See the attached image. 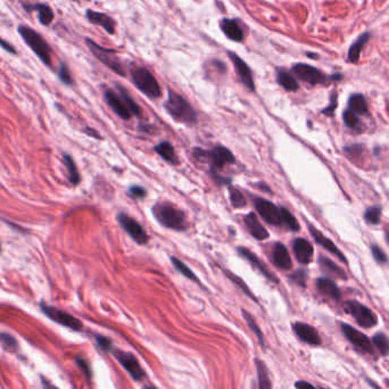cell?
<instances>
[{
  "label": "cell",
  "mask_w": 389,
  "mask_h": 389,
  "mask_svg": "<svg viewBox=\"0 0 389 389\" xmlns=\"http://www.w3.org/2000/svg\"><path fill=\"white\" fill-rule=\"evenodd\" d=\"M171 262L173 265H174L175 270L179 271L182 276L188 278L189 280L198 281L197 276H196V274L190 270V267H189L186 263L182 262L181 260H179V258H176V257H171Z\"/></svg>",
  "instance_id": "cell-34"
},
{
  "label": "cell",
  "mask_w": 389,
  "mask_h": 389,
  "mask_svg": "<svg viewBox=\"0 0 389 389\" xmlns=\"http://www.w3.org/2000/svg\"><path fill=\"white\" fill-rule=\"evenodd\" d=\"M277 80L278 83L280 84L283 89H286L287 91H296L298 89V83L295 78L293 77L292 74L288 73V72L284 71H279L277 73Z\"/></svg>",
  "instance_id": "cell-29"
},
{
  "label": "cell",
  "mask_w": 389,
  "mask_h": 389,
  "mask_svg": "<svg viewBox=\"0 0 389 389\" xmlns=\"http://www.w3.org/2000/svg\"><path fill=\"white\" fill-rule=\"evenodd\" d=\"M349 109L355 114H365L368 112V104L365 98L362 94L356 93L349 98L348 101Z\"/></svg>",
  "instance_id": "cell-30"
},
{
  "label": "cell",
  "mask_w": 389,
  "mask_h": 389,
  "mask_svg": "<svg viewBox=\"0 0 389 389\" xmlns=\"http://www.w3.org/2000/svg\"><path fill=\"white\" fill-rule=\"evenodd\" d=\"M292 279L294 281H296L297 283H299L300 286H305V279H306V273L304 271H297L295 274H293Z\"/></svg>",
  "instance_id": "cell-48"
},
{
  "label": "cell",
  "mask_w": 389,
  "mask_h": 389,
  "mask_svg": "<svg viewBox=\"0 0 389 389\" xmlns=\"http://www.w3.org/2000/svg\"><path fill=\"white\" fill-rule=\"evenodd\" d=\"M75 361H77V364L79 365V368L81 369V370L83 371V373L86 374V377L88 379H91V368H90L89 363H88L87 359L83 358H80L79 356V358H77Z\"/></svg>",
  "instance_id": "cell-44"
},
{
  "label": "cell",
  "mask_w": 389,
  "mask_h": 389,
  "mask_svg": "<svg viewBox=\"0 0 389 389\" xmlns=\"http://www.w3.org/2000/svg\"><path fill=\"white\" fill-rule=\"evenodd\" d=\"M243 314H244V318H245V320H246V322H247V325L249 326V328H250V330L251 331H253L255 335H256V337L258 338V341H260V342H261V345H264V339H263V333H262V331H261V329H260V327H258V325L256 323V321H255L254 320V318L253 316H251L249 313L248 312H246V311H243Z\"/></svg>",
  "instance_id": "cell-38"
},
{
  "label": "cell",
  "mask_w": 389,
  "mask_h": 389,
  "mask_svg": "<svg viewBox=\"0 0 389 389\" xmlns=\"http://www.w3.org/2000/svg\"><path fill=\"white\" fill-rule=\"evenodd\" d=\"M86 41L88 46H89L90 50L93 51V54L101 62V63L105 64L107 67H109L110 70L115 72V73L124 75L123 65L120 62L119 57L115 55V51L101 47V46L96 44V42H93V40H90V39H87Z\"/></svg>",
  "instance_id": "cell-6"
},
{
  "label": "cell",
  "mask_w": 389,
  "mask_h": 389,
  "mask_svg": "<svg viewBox=\"0 0 389 389\" xmlns=\"http://www.w3.org/2000/svg\"><path fill=\"white\" fill-rule=\"evenodd\" d=\"M369 39H370V33H368L367 32V33H363L359 35V37L356 39V41L353 42V45L351 46L348 51L349 62H352V63H358L362 49L365 46V44H367Z\"/></svg>",
  "instance_id": "cell-25"
},
{
  "label": "cell",
  "mask_w": 389,
  "mask_h": 389,
  "mask_svg": "<svg viewBox=\"0 0 389 389\" xmlns=\"http://www.w3.org/2000/svg\"><path fill=\"white\" fill-rule=\"evenodd\" d=\"M105 100L110 109H113V112L117 114L121 119L123 120H129L131 117L132 114L130 113L129 109L124 103V100L122 99V97L116 94L112 90H107L105 91Z\"/></svg>",
  "instance_id": "cell-16"
},
{
  "label": "cell",
  "mask_w": 389,
  "mask_h": 389,
  "mask_svg": "<svg viewBox=\"0 0 389 389\" xmlns=\"http://www.w3.org/2000/svg\"><path fill=\"white\" fill-rule=\"evenodd\" d=\"M0 46H1V47L4 49H6L7 51H11L12 54H15V49L13 48L12 46L8 44V42H6V41L2 40V39H0Z\"/></svg>",
  "instance_id": "cell-51"
},
{
  "label": "cell",
  "mask_w": 389,
  "mask_h": 389,
  "mask_svg": "<svg viewBox=\"0 0 389 389\" xmlns=\"http://www.w3.org/2000/svg\"><path fill=\"white\" fill-rule=\"evenodd\" d=\"M18 33L21 34L23 40L27 42L29 47L33 50V53L45 64H50V48H49L47 42L38 32L32 30L29 27H25V25H21L18 28Z\"/></svg>",
  "instance_id": "cell-4"
},
{
  "label": "cell",
  "mask_w": 389,
  "mask_h": 389,
  "mask_svg": "<svg viewBox=\"0 0 389 389\" xmlns=\"http://www.w3.org/2000/svg\"><path fill=\"white\" fill-rule=\"evenodd\" d=\"M371 251H372V255H373L374 260L377 261V262H379V263H387V261H388L387 255H386L385 251L382 250L380 247L377 246V245H372Z\"/></svg>",
  "instance_id": "cell-42"
},
{
  "label": "cell",
  "mask_w": 389,
  "mask_h": 389,
  "mask_svg": "<svg viewBox=\"0 0 389 389\" xmlns=\"http://www.w3.org/2000/svg\"><path fill=\"white\" fill-rule=\"evenodd\" d=\"M146 389H156L155 387H146Z\"/></svg>",
  "instance_id": "cell-54"
},
{
  "label": "cell",
  "mask_w": 389,
  "mask_h": 389,
  "mask_svg": "<svg viewBox=\"0 0 389 389\" xmlns=\"http://www.w3.org/2000/svg\"><path fill=\"white\" fill-rule=\"evenodd\" d=\"M293 73L298 78L299 80L307 82L310 84H319L325 83L326 77L320 72L318 68L311 66L307 64H296L293 66Z\"/></svg>",
  "instance_id": "cell-13"
},
{
  "label": "cell",
  "mask_w": 389,
  "mask_h": 389,
  "mask_svg": "<svg viewBox=\"0 0 389 389\" xmlns=\"http://www.w3.org/2000/svg\"><path fill=\"white\" fill-rule=\"evenodd\" d=\"M380 215H381V210L379 207H370L368 208L367 212H365L364 218L367 222L371 224H378L379 221H380Z\"/></svg>",
  "instance_id": "cell-40"
},
{
  "label": "cell",
  "mask_w": 389,
  "mask_h": 389,
  "mask_svg": "<svg viewBox=\"0 0 389 389\" xmlns=\"http://www.w3.org/2000/svg\"><path fill=\"white\" fill-rule=\"evenodd\" d=\"M129 192H130V195L133 196V197H137V198L145 197L147 194L145 189H143L142 187H140V186H132V187L129 189Z\"/></svg>",
  "instance_id": "cell-47"
},
{
  "label": "cell",
  "mask_w": 389,
  "mask_h": 389,
  "mask_svg": "<svg viewBox=\"0 0 389 389\" xmlns=\"http://www.w3.org/2000/svg\"><path fill=\"white\" fill-rule=\"evenodd\" d=\"M87 17L91 23L100 25L101 28L105 29V31L109 32V34H113L115 32V21L110 16L104 14V13L88 11Z\"/></svg>",
  "instance_id": "cell-23"
},
{
  "label": "cell",
  "mask_w": 389,
  "mask_h": 389,
  "mask_svg": "<svg viewBox=\"0 0 389 389\" xmlns=\"http://www.w3.org/2000/svg\"><path fill=\"white\" fill-rule=\"evenodd\" d=\"M316 288H318L319 293L322 294L323 296H327L335 300L341 299V290L337 287V284L331 279H329V278H319L316 280Z\"/></svg>",
  "instance_id": "cell-24"
},
{
  "label": "cell",
  "mask_w": 389,
  "mask_h": 389,
  "mask_svg": "<svg viewBox=\"0 0 389 389\" xmlns=\"http://www.w3.org/2000/svg\"><path fill=\"white\" fill-rule=\"evenodd\" d=\"M230 201H231V204L233 207H237V208H240V207H245L247 204V201L246 198H245V196L243 192L240 190H238L236 188H230Z\"/></svg>",
  "instance_id": "cell-39"
},
{
  "label": "cell",
  "mask_w": 389,
  "mask_h": 389,
  "mask_svg": "<svg viewBox=\"0 0 389 389\" xmlns=\"http://www.w3.org/2000/svg\"><path fill=\"white\" fill-rule=\"evenodd\" d=\"M319 263L323 272L329 274V276L338 277L341 279H346V273L342 271V269H341V267L337 265L335 262H332L331 260H329V258L321 256L319 260Z\"/></svg>",
  "instance_id": "cell-26"
},
{
  "label": "cell",
  "mask_w": 389,
  "mask_h": 389,
  "mask_svg": "<svg viewBox=\"0 0 389 389\" xmlns=\"http://www.w3.org/2000/svg\"><path fill=\"white\" fill-rule=\"evenodd\" d=\"M131 78L135 86L147 97L156 99L161 97V87L155 79V77L148 70L143 67H137L131 72Z\"/></svg>",
  "instance_id": "cell-3"
},
{
  "label": "cell",
  "mask_w": 389,
  "mask_h": 389,
  "mask_svg": "<svg viewBox=\"0 0 389 389\" xmlns=\"http://www.w3.org/2000/svg\"><path fill=\"white\" fill-rule=\"evenodd\" d=\"M372 344L380 352L381 355L386 356L389 354V339L385 333H375L372 337Z\"/></svg>",
  "instance_id": "cell-33"
},
{
  "label": "cell",
  "mask_w": 389,
  "mask_h": 389,
  "mask_svg": "<svg viewBox=\"0 0 389 389\" xmlns=\"http://www.w3.org/2000/svg\"><path fill=\"white\" fill-rule=\"evenodd\" d=\"M245 224L255 239L265 240L266 238H269V232L254 213H249L245 217Z\"/></svg>",
  "instance_id": "cell-20"
},
{
  "label": "cell",
  "mask_w": 389,
  "mask_h": 389,
  "mask_svg": "<svg viewBox=\"0 0 389 389\" xmlns=\"http://www.w3.org/2000/svg\"><path fill=\"white\" fill-rule=\"evenodd\" d=\"M342 331L344 333L346 338H347V341L349 342H352L356 348L361 349L362 352L368 353V354L370 355L374 354L373 344H372V342L364 335V333L358 331V330L355 329L354 327L345 325V323H342Z\"/></svg>",
  "instance_id": "cell-11"
},
{
  "label": "cell",
  "mask_w": 389,
  "mask_h": 389,
  "mask_svg": "<svg viewBox=\"0 0 389 389\" xmlns=\"http://www.w3.org/2000/svg\"><path fill=\"white\" fill-rule=\"evenodd\" d=\"M227 276H228V278H229V279H230V280H232V281H233V282H234V283H237V284H238V287H240V288H241V290H243V292H244L245 294H246V295H247V296H249V297H250V298H253L254 300H256V298H255V296L253 295V293H251V292H250V290H249V289H248V288H247V286H246V283H245V282H244V281H243V280H241V279H239V278H238L237 276H234V274H233V273H231V272H227Z\"/></svg>",
  "instance_id": "cell-41"
},
{
  "label": "cell",
  "mask_w": 389,
  "mask_h": 389,
  "mask_svg": "<svg viewBox=\"0 0 389 389\" xmlns=\"http://www.w3.org/2000/svg\"><path fill=\"white\" fill-rule=\"evenodd\" d=\"M0 344H1L2 348H4L5 351L11 352V353H15L16 351H17V347H18L17 341H16L14 337H13L12 335H9V333H5V332L0 333Z\"/></svg>",
  "instance_id": "cell-35"
},
{
  "label": "cell",
  "mask_w": 389,
  "mask_h": 389,
  "mask_svg": "<svg viewBox=\"0 0 389 389\" xmlns=\"http://www.w3.org/2000/svg\"><path fill=\"white\" fill-rule=\"evenodd\" d=\"M32 9L38 12L39 15V21H40L41 24L44 25H49L54 19V12L51 11V8L49 7L48 5L46 4H37L32 6Z\"/></svg>",
  "instance_id": "cell-31"
},
{
  "label": "cell",
  "mask_w": 389,
  "mask_h": 389,
  "mask_svg": "<svg viewBox=\"0 0 389 389\" xmlns=\"http://www.w3.org/2000/svg\"><path fill=\"white\" fill-rule=\"evenodd\" d=\"M293 329L300 341L306 342V344L312 346H318L321 344V338H320L315 328H313L312 326L303 322H296L293 325Z\"/></svg>",
  "instance_id": "cell-15"
},
{
  "label": "cell",
  "mask_w": 389,
  "mask_h": 389,
  "mask_svg": "<svg viewBox=\"0 0 389 389\" xmlns=\"http://www.w3.org/2000/svg\"><path fill=\"white\" fill-rule=\"evenodd\" d=\"M256 369H257V377H258V389H272V384H271L269 371H267L266 365L263 361L256 358Z\"/></svg>",
  "instance_id": "cell-27"
},
{
  "label": "cell",
  "mask_w": 389,
  "mask_h": 389,
  "mask_svg": "<svg viewBox=\"0 0 389 389\" xmlns=\"http://www.w3.org/2000/svg\"><path fill=\"white\" fill-rule=\"evenodd\" d=\"M64 164L66 166V170L68 172V179L72 185L77 186L80 182V174L78 172L77 165L73 161V158L70 155H64Z\"/></svg>",
  "instance_id": "cell-32"
},
{
  "label": "cell",
  "mask_w": 389,
  "mask_h": 389,
  "mask_svg": "<svg viewBox=\"0 0 389 389\" xmlns=\"http://www.w3.org/2000/svg\"><path fill=\"white\" fill-rule=\"evenodd\" d=\"M255 208L261 215V218L269 224L281 225L282 224V215L281 208L278 207L272 202L264 198H257L255 201Z\"/></svg>",
  "instance_id": "cell-10"
},
{
  "label": "cell",
  "mask_w": 389,
  "mask_h": 389,
  "mask_svg": "<svg viewBox=\"0 0 389 389\" xmlns=\"http://www.w3.org/2000/svg\"><path fill=\"white\" fill-rule=\"evenodd\" d=\"M96 342H97L98 346H99L101 349H104V351L109 352V351H110V348H112V342H110V339L106 338V337L97 336Z\"/></svg>",
  "instance_id": "cell-46"
},
{
  "label": "cell",
  "mask_w": 389,
  "mask_h": 389,
  "mask_svg": "<svg viewBox=\"0 0 389 389\" xmlns=\"http://www.w3.org/2000/svg\"><path fill=\"white\" fill-rule=\"evenodd\" d=\"M238 253H239L244 258H246L248 262H249L251 265L255 267V269H257L258 271H260V272L262 273L264 277L267 278V279L271 281H273V282H278V279L273 276V273L271 272L269 269H267L265 264H264L262 261H261L260 258H258L256 255L253 253V251L247 249V248L239 247L238 248Z\"/></svg>",
  "instance_id": "cell-17"
},
{
  "label": "cell",
  "mask_w": 389,
  "mask_h": 389,
  "mask_svg": "<svg viewBox=\"0 0 389 389\" xmlns=\"http://www.w3.org/2000/svg\"><path fill=\"white\" fill-rule=\"evenodd\" d=\"M155 152L158 154L159 156L163 159H165L166 162L172 163V164H175L178 162V157H176L174 148L171 143L168 141H163L161 143H158L157 146H155Z\"/></svg>",
  "instance_id": "cell-28"
},
{
  "label": "cell",
  "mask_w": 389,
  "mask_h": 389,
  "mask_svg": "<svg viewBox=\"0 0 389 389\" xmlns=\"http://www.w3.org/2000/svg\"><path fill=\"white\" fill-rule=\"evenodd\" d=\"M153 214L159 223L169 229L184 231L188 228L186 214L169 202H157L153 207Z\"/></svg>",
  "instance_id": "cell-1"
},
{
  "label": "cell",
  "mask_w": 389,
  "mask_h": 389,
  "mask_svg": "<svg viewBox=\"0 0 389 389\" xmlns=\"http://www.w3.org/2000/svg\"><path fill=\"white\" fill-rule=\"evenodd\" d=\"M41 380H42V386H44V389H58L56 386L51 384L48 379L41 377Z\"/></svg>",
  "instance_id": "cell-50"
},
{
  "label": "cell",
  "mask_w": 389,
  "mask_h": 389,
  "mask_svg": "<svg viewBox=\"0 0 389 389\" xmlns=\"http://www.w3.org/2000/svg\"><path fill=\"white\" fill-rule=\"evenodd\" d=\"M344 121H345V124L349 127H354L358 125V114H355L354 112H352L351 109L346 110L344 113Z\"/></svg>",
  "instance_id": "cell-43"
},
{
  "label": "cell",
  "mask_w": 389,
  "mask_h": 389,
  "mask_svg": "<svg viewBox=\"0 0 389 389\" xmlns=\"http://www.w3.org/2000/svg\"><path fill=\"white\" fill-rule=\"evenodd\" d=\"M119 90H120L121 97H122V99L124 100V103H125V105L127 106V109H129L130 113H131L132 115L139 116L140 112H141V110H140V107L137 105L136 101L129 96V93H127L126 91L123 89V88H119Z\"/></svg>",
  "instance_id": "cell-37"
},
{
  "label": "cell",
  "mask_w": 389,
  "mask_h": 389,
  "mask_svg": "<svg viewBox=\"0 0 389 389\" xmlns=\"http://www.w3.org/2000/svg\"><path fill=\"white\" fill-rule=\"evenodd\" d=\"M58 75H60V79L62 82H64L65 84H71L72 83V78L70 74V71H68L67 66L65 64H62L60 67V72H58Z\"/></svg>",
  "instance_id": "cell-45"
},
{
  "label": "cell",
  "mask_w": 389,
  "mask_h": 389,
  "mask_svg": "<svg viewBox=\"0 0 389 389\" xmlns=\"http://www.w3.org/2000/svg\"><path fill=\"white\" fill-rule=\"evenodd\" d=\"M164 107L170 115L180 123L194 124L197 121L195 109L188 103V100L173 90H169L168 100L164 104Z\"/></svg>",
  "instance_id": "cell-2"
},
{
  "label": "cell",
  "mask_w": 389,
  "mask_h": 389,
  "mask_svg": "<svg viewBox=\"0 0 389 389\" xmlns=\"http://www.w3.org/2000/svg\"><path fill=\"white\" fill-rule=\"evenodd\" d=\"M386 239H387V243H388V245H389V230L386 232Z\"/></svg>",
  "instance_id": "cell-53"
},
{
  "label": "cell",
  "mask_w": 389,
  "mask_h": 389,
  "mask_svg": "<svg viewBox=\"0 0 389 389\" xmlns=\"http://www.w3.org/2000/svg\"><path fill=\"white\" fill-rule=\"evenodd\" d=\"M320 389H325V388H320Z\"/></svg>",
  "instance_id": "cell-55"
},
{
  "label": "cell",
  "mask_w": 389,
  "mask_h": 389,
  "mask_svg": "<svg viewBox=\"0 0 389 389\" xmlns=\"http://www.w3.org/2000/svg\"><path fill=\"white\" fill-rule=\"evenodd\" d=\"M114 355L120 362V364L129 372V374L137 381H141L146 377L145 371L140 365V363L132 353L123 352V351H115Z\"/></svg>",
  "instance_id": "cell-12"
},
{
  "label": "cell",
  "mask_w": 389,
  "mask_h": 389,
  "mask_svg": "<svg viewBox=\"0 0 389 389\" xmlns=\"http://www.w3.org/2000/svg\"><path fill=\"white\" fill-rule=\"evenodd\" d=\"M281 215H282V224L286 225L287 228L290 229L292 231H298L299 224L297 222L296 218L287 210V208L281 207Z\"/></svg>",
  "instance_id": "cell-36"
},
{
  "label": "cell",
  "mask_w": 389,
  "mask_h": 389,
  "mask_svg": "<svg viewBox=\"0 0 389 389\" xmlns=\"http://www.w3.org/2000/svg\"><path fill=\"white\" fill-rule=\"evenodd\" d=\"M295 387L297 389H318L316 387H314L312 384H310V382L304 381V380L297 381L295 384Z\"/></svg>",
  "instance_id": "cell-49"
},
{
  "label": "cell",
  "mask_w": 389,
  "mask_h": 389,
  "mask_svg": "<svg viewBox=\"0 0 389 389\" xmlns=\"http://www.w3.org/2000/svg\"><path fill=\"white\" fill-rule=\"evenodd\" d=\"M86 130H87L86 132L88 133V135H90L93 137H96V138H100V136L96 132V130H93V129H86Z\"/></svg>",
  "instance_id": "cell-52"
},
{
  "label": "cell",
  "mask_w": 389,
  "mask_h": 389,
  "mask_svg": "<svg viewBox=\"0 0 389 389\" xmlns=\"http://www.w3.org/2000/svg\"><path fill=\"white\" fill-rule=\"evenodd\" d=\"M117 222L137 244L146 245L148 243V234L146 233L145 229L141 227V224H139L135 218L124 213H120L117 215Z\"/></svg>",
  "instance_id": "cell-8"
},
{
  "label": "cell",
  "mask_w": 389,
  "mask_h": 389,
  "mask_svg": "<svg viewBox=\"0 0 389 389\" xmlns=\"http://www.w3.org/2000/svg\"><path fill=\"white\" fill-rule=\"evenodd\" d=\"M310 231H311V234H312L313 238H314L315 241L320 245V246L326 248V249L330 251V253L336 255L337 257L341 258L342 261H345L346 262V257L344 256V254H342V251L338 249V247H337L336 245L329 239V238H327L321 231H319L318 229L312 227V225H310Z\"/></svg>",
  "instance_id": "cell-22"
},
{
  "label": "cell",
  "mask_w": 389,
  "mask_h": 389,
  "mask_svg": "<svg viewBox=\"0 0 389 389\" xmlns=\"http://www.w3.org/2000/svg\"><path fill=\"white\" fill-rule=\"evenodd\" d=\"M345 311L363 328H371L378 323L377 315L369 307L356 300H348L345 304Z\"/></svg>",
  "instance_id": "cell-5"
},
{
  "label": "cell",
  "mask_w": 389,
  "mask_h": 389,
  "mask_svg": "<svg viewBox=\"0 0 389 389\" xmlns=\"http://www.w3.org/2000/svg\"><path fill=\"white\" fill-rule=\"evenodd\" d=\"M272 260L274 265L281 270H289L293 265L292 258H290L289 251L283 244L278 243L274 245L272 251Z\"/></svg>",
  "instance_id": "cell-19"
},
{
  "label": "cell",
  "mask_w": 389,
  "mask_h": 389,
  "mask_svg": "<svg viewBox=\"0 0 389 389\" xmlns=\"http://www.w3.org/2000/svg\"><path fill=\"white\" fill-rule=\"evenodd\" d=\"M197 150L201 153V155L205 156L207 161L211 163L213 171L217 169H223L225 165L233 164L234 163L233 154L223 146L214 147L210 152H202V150H199L198 148Z\"/></svg>",
  "instance_id": "cell-9"
},
{
  "label": "cell",
  "mask_w": 389,
  "mask_h": 389,
  "mask_svg": "<svg viewBox=\"0 0 389 389\" xmlns=\"http://www.w3.org/2000/svg\"><path fill=\"white\" fill-rule=\"evenodd\" d=\"M220 25L221 30L223 31V33L227 35L228 39L236 42H241L244 40V32L241 30L240 25L238 24L236 19L223 18L221 21Z\"/></svg>",
  "instance_id": "cell-21"
},
{
  "label": "cell",
  "mask_w": 389,
  "mask_h": 389,
  "mask_svg": "<svg viewBox=\"0 0 389 389\" xmlns=\"http://www.w3.org/2000/svg\"><path fill=\"white\" fill-rule=\"evenodd\" d=\"M293 247H294V253H295V256L299 263L309 264L311 261H312L314 250H313L312 245H311L306 239L297 238V239H295V241H294Z\"/></svg>",
  "instance_id": "cell-18"
},
{
  "label": "cell",
  "mask_w": 389,
  "mask_h": 389,
  "mask_svg": "<svg viewBox=\"0 0 389 389\" xmlns=\"http://www.w3.org/2000/svg\"><path fill=\"white\" fill-rule=\"evenodd\" d=\"M228 55H229V58H230L232 63H233V66H234V68H236L238 77H239L241 82L244 83V86L246 87L247 89H249L250 91H254L255 83L253 80V75H251L250 68L248 67V65L245 63L244 60H241V58L238 56L237 54L229 51Z\"/></svg>",
  "instance_id": "cell-14"
},
{
  "label": "cell",
  "mask_w": 389,
  "mask_h": 389,
  "mask_svg": "<svg viewBox=\"0 0 389 389\" xmlns=\"http://www.w3.org/2000/svg\"><path fill=\"white\" fill-rule=\"evenodd\" d=\"M41 310L49 319L53 320V321L58 323V325L67 327V328L75 330V331H80L82 329V322L63 310H60L54 306H49L45 303L41 304Z\"/></svg>",
  "instance_id": "cell-7"
}]
</instances>
